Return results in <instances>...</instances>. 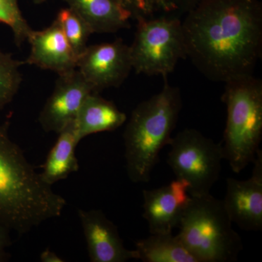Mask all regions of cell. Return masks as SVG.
<instances>
[{"label":"cell","instance_id":"obj_1","mask_svg":"<svg viewBox=\"0 0 262 262\" xmlns=\"http://www.w3.org/2000/svg\"><path fill=\"white\" fill-rule=\"evenodd\" d=\"M186 56L209 80L253 75L262 54L258 0H200L182 22Z\"/></svg>","mask_w":262,"mask_h":262},{"label":"cell","instance_id":"obj_2","mask_svg":"<svg viewBox=\"0 0 262 262\" xmlns=\"http://www.w3.org/2000/svg\"><path fill=\"white\" fill-rule=\"evenodd\" d=\"M0 124V224L19 235L61 216L67 201L53 191Z\"/></svg>","mask_w":262,"mask_h":262},{"label":"cell","instance_id":"obj_3","mask_svg":"<svg viewBox=\"0 0 262 262\" xmlns=\"http://www.w3.org/2000/svg\"><path fill=\"white\" fill-rule=\"evenodd\" d=\"M164 79L162 91L133 110L124 132L127 173L135 184L149 182L160 151L173 137L182 110L180 90Z\"/></svg>","mask_w":262,"mask_h":262},{"label":"cell","instance_id":"obj_4","mask_svg":"<svg viewBox=\"0 0 262 262\" xmlns=\"http://www.w3.org/2000/svg\"><path fill=\"white\" fill-rule=\"evenodd\" d=\"M224 159L239 173L256 158L262 139V82L252 76L225 82Z\"/></svg>","mask_w":262,"mask_h":262},{"label":"cell","instance_id":"obj_5","mask_svg":"<svg viewBox=\"0 0 262 262\" xmlns=\"http://www.w3.org/2000/svg\"><path fill=\"white\" fill-rule=\"evenodd\" d=\"M179 227L177 237L198 262L236 261L244 248L222 200L211 193L191 196Z\"/></svg>","mask_w":262,"mask_h":262},{"label":"cell","instance_id":"obj_6","mask_svg":"<svg viewBox=\"0 0 262 262\" xmlns=\"http://www.w3.org/2000/svg\"><path fill=\"white\" fill-rule=\"evenodd\" d=\"M130 47L132 67L137 74L166 77L180 59H185L182 21L177 16L137 18Z\"/></svg>","mask_w":262,"mask_h":262},{"label":"cell","instance_id":"obj_7","mask_svg":"<svg viewBox=\"0 0 262 262\" xmlns=\"http://www.w3.org/2000/svg\"><path fill=\"white\" fill-rule=\"evenodd\" d=\"M168 146L167 163L177 179L187 182L190 196L210 194L222 170V143L195 129L186 128L172 137Z\"/></svg>","mask_w":262,"mask_h":262},{"label":"cell","instance_id":"obj_8","mask_svg":"<svg viewBox=\"0 0 262 262\" xmlns=\"http://www.w3.org/2000/svg\"><path fill=\"white\" fill-rule=\"evenodd\" d=\"M77 70L93 93L118 88L133 70L130 47L121 39L88 46L77 58Z\"/></svg>","mask_w":262,"mask_h":262},{"label":"cell","instance_id":"obj_9","mask_svg":"<svg viewBox=\"0 0 262 262\" xmlns=\"http://www.w3.org/2000/svg\"><path fill=\"white\" fill-rule=\"evenodd\" d=\"M91 93L92 89L77 69L58 75L54 89L38 117L43 130L57 134L61 132L75 121Z\"/></svg>","mask_w":262,"mask_h":262},{"label":"cell","instance_id":"obj_10","mask_svg":"<svg viewBox=\"0 0 262 262\" xmlns=\"http://www.w3.org/2000/svg\"><path fill=\"white\" fill-rule=\"evenodd\" d=\"M252 175L247 180L227 179V190L222 200L232 223L245 231L262 229V151L258 150Z\"/></svg>","mask_w":262,"mask_h":262},{"label":"cell","instance_id":"obj_11","mask_svg":"<svg viewBox=\"0 0 262 262\" xmlns=\"http://www.w3.org/2000/svg\"><path fill=\"white\" fill-rule=\"evenodd\" d=\"M189 185L177 179L163 187L143 191V217L149 234L173 233L190 201Z\"/></svg>","mask_w":262,"mask_h":262},{"label":"cell","instance_id":"obj_12","mask_svg":"<svg viewBox=\"0 0 262 262\" xmlns=\"http://www.w3.org/2000/svg\"><path fill=\"white\" fill-rule=\"evenodd\" d=\"M90 261L125 262L138 259L136 250L124 246L118 229L101 210L78 209Z\"/></svg>","mask_w":262,"mask_h":262},{"label":"cell","instance_id":"obj_13","mask_svg":"<svg viewBox=\"0 0 262 262\" xmlns=\"http://www.w3.org/2000/svg\"><path fill=\"white\" fill-rule=\"evenodd\" d=\"M27 41L30 53L25 64L35 66L58 75L77 69V57L66 39L61 26L56 19L42 30H33Z\"/></svg>","mask_w":262,"mask_h":262},{"label":"cell","instance_id":"obj_14","mask_svg":"<svg viewBox=\"0 0 262 262\" xmlns=\"http://www.w3.org/2000/svg\"><path fill=\"white\" fill-rule=\"evenodd\" d=\"M126 120V115L115 103L101 97L97 93H91L84 100L76 117V134L81 141L92 134L117 130Z\"/></svg>","mask_w":262,"mask_h":262},{"label":"cell","instance_id":"obj_15","mask_svg":"<svg viewBox=\"0 0 262 262\" xmlns=\"http://www.w3.org/2000/svg\"><path fill=\"white\" fill-rule=\"evenodd\" d=\"M93 33H114L130 27V13L116 0H63Z\"/></svg>","mask_w":262,"mask_h":262},{"label":"cell","instance_id":"obj_16","mask_svg":"<svg viewBox=\"0 0 262 262\" xmlns=\"http://www.w3.org/2000/svg\"><path fill=\"white\" fill-rule=\"evenodd\" d=\"M76 134L75 121L58 134V139L48 153L40 175L49 185L66 179L79 170L75 149L80 143Z\"/></svg>","mask_w":262,"mask_h":262},{"label":"cell","instance_id":"obj_17","mask_svg":"<svg viewBox=\"0 0 262 262\" xmlns=\"http://www.w3.org/2000/svg\"><path fill=\"white\" fill-rule=\"evenodd\" d=\"M135 248L143 262H198L173 233L150 234L136 241Z\"/></svg>","mask_w":262,"mask_h":262},{"label":"cell","instance_id":"obj_18","mask_svg":"<svg viewBox=\"0 0 262 262\" xmlns=\"http://www.w3.org/2000/svg\"><path fill=\"white\" fill-rule=\"evenodd\" d=\"M133 19L187 13L200 0H116Z\"/></svg>","mask_w":262,"mask_h":262},{"label":"cell","instance_id":"obj_19","mask_svg":"<svg viewBox=\"0 0 262 262\" xmlns=\"http://www.w3.org/2000/svg\"><path fill=\"white\" fill-rule=\"evenodd\" d=\"M56 20L61 26L77 60L88 47L90 36L94 33L83 19L69 7L58 12Z\"/></svg>","mask_w":262,"mask_h":262},{"label":"cell","instance_id":"obj_20","mask_svg":"<svg viewBox=\"0 0 262 262\" xmlns=\"http://www.w3.org/2000/svg\"><path fill=\"white\" fill-rule=\"evenodd\" d=\"M24 61L0 50V111L9 104L18 92L22 82L20 67Z\"/></svg>","mask_w":262,"mask_h":262},{"label":"cell","instance_id":"obj_21","mask_svg":"<svg viewBox=\"0 0 262 262\" xmlns=\"http://www.w3.org/2000/svg\"><path fill=\"white\" fill-rule=\"evenodd\" d=\"M0 24L11 29L14 42L18 47L27 41L32 31L22 14L18 0H0Z\"/></svg>","mask_w":262,"mask_h":262},{"label":"cell","instance_id":"obj_22","mask_svg":"<svg viewBox=\"0 0 262 262\" xmlns=\"http://www.w3.org/2000/svg\"><path fill=\"white\" fill-rule=\"evenodd\" d=\"M10 232L8 227L0 224V262L8 261L10 258V255L6 251V248L12 245Z\"/></svg>","mask_w":262,"mask_h":262},{"label":"cell","instance_id":"obj_23","mask_svg":"<svg viewBox=\"0 0 262 262\" xmlns=\"http://www.w3.org/2000/svg\"><path fill=\"white\" fill-rule=\"evenodd\" d=\"M39 259L42 262H63L64 260L58 256L56 253L51 251L49 248L45 250L39 256Z\"/></svg>","mask_w":262,"mask_h":262},{"label":"cell","instance_id":"obj_24","mask_svg":"<svg viewBox=\"0 0 262 262\" xmlns=\"http://www.w3.org/2000/svg\"><path fill=\"white\" fill-rule=\"evenodd\" d=\"M46 1H47V0H32L33 3L37 5L42 4V3Z\"/></svg>","mask_w":262,"mask_h":262}]
</instances>
